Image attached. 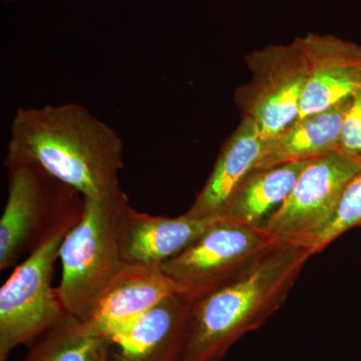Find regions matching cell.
Instances as JSON below:
<instances>
[{
    "label": "cell",
    "instance_id": "17",
    "mask_svg": "<svg viewBox=\"0 0 361 361\" xmlns=\"http://www.w3.org/2000/svg\"><path fill=\"white\" fill-rule=\"evenodd\" d=\"M355 228H361V173L346 188L334 219L307 247L315 255Z\"/></svg>",
    "mask_w": 361,
    "mask_h": 361
},
{
    "label": "cell",
    "instance_id": "14",
    "mask_svg": "<svg viewBox=\"0 0 361 361\" xmlns=\"http://www.w3.org/2000/svg\"><path fill=\"white\" fill-rule=\"evenodd\" d=\"M351 99L353 97L327 110L299 118L281 134L266 141L255 170L314 160L342 149V128Z\"/></svg>",
    "mask_w": 361,
    "mask_h": 361
},
{
    "label": "cell",
    "instance_id": "11",
    "mask_svg": "<svg viewBox=\"0 0 361 361\" xmlns=\"http://www.w3.org/2000/svg\"><path fill=\"white\" fill-rule=\"evenodd\" d=\"M219 218L154 216L126 208L121 224L123 260L129 264L161 267L192 245Z\"/></svg>",
    "mask_w": 361,
    "mask_h": 361
},
{
    "label": "cell",
    "instance_id": "1",
    "mask_svg": "<svg viewBox=\"0 0 361 361\" xmlns=\"http://www.w3.org/2000/svg\"><path fill=\"white\" fill-rule=\"evenodd\" d=\"M6 160L37 164L84 198H101L122 190L123 140L82 104L16 111Z\"/></svg>",
    "mask_w": 361,
    "mask_h": 361
},
{
    "label": "cell",
    "instance_id": "13",
    "mask_svg": "<svg viewBox=\"0 0 361 361\" xmlns=\"http://www.w3.org/2000/svg\"><path fill=\"white\" fill-rule=\"evenodd\" d=\"M265 146L257 123L242 118L226 140L212 172L187 211L194 218H220L221 213L240 183L255 170Z\"/></svg>",
    "mask_w": 361,
    "mask_h": 361
},
{
    "label": "cell",
    "instance_id": "8",
    "mask_svg": "<svg viewBox=\"0 0 361 361\" xmlns=\"http://www.w3.org/2000/svg\"><path fill=\"white\" fill-rule=\"evenodd\" d=\"M360 173L361 156L345 149L310 161L263 229L275 239L307 246L334 219L346 188Z\"/></svg>",
    "mask_w": 361,
    "mask_h": 361
},
{
    "label": "cell",
    "instance_id": "5",
    "mask_svg": "<svg viewBox=\"0 0 361 361\" xmlns=\"http://www.w3.org/2000/svg\"><path fill=\"white\" fill-rule=\"evenodd\" d=\"M277 241L263 228L219 218L161 269L193 302L243 274Z\"/></svg>",
    "mask_w": 361,
    "mask_h": 361
},
{
    "label": "cell",
    "instance_id": "6",
    "mask_svg": "<svg viewBox=\"0 0 361 361\" xmlns=\"http://www.w3.org/2000/svg\"><path fill=\"white\" fill-rule=\"evenodd\" d=\"M66 235L54 237L23 259L2 285L0 361L8 360L14 349L32 344L68 315L58 288L52 286L54 265Z\"/></svg>",
    "mask_w": 361,
    "mask_h": 361
},
{
    "label": "cell",
    "instance_id": "4",
    "mask_svg": "<svg viewBox=\"0 0 361 361\" xmlns=\"http://www.w3.org/2000/svg\"><path fill=\"white\" fill-rule=\"evenodd\" d=\"M129 205L123 190L101 198H85L82 218L59 249L61 278L56 288L68 315L87 322L125 264L121 224Z\"/></svg>",
    "mask_w": 361,
    "mask_h": 361
},
{
    "label": "cell",
    "instance_id": "9",
    "mask_svg": "<svg viewBox=\"0 0 361 361\" xmlns=\"http://www.w3.org/2000/svg\"><path fill=\"white\" fill-rule=\"evenodd\" d=\"M178 293L159 266L125 263L104 291L85 326L111 342L125 334L164 299Z\"/></svg>",
    "mask_w": 361,
    "mask_h": 361
},
{
    "label": "cell",
    "instance_id": "2",
    "mask_svg": "<svg viewBox=\"0 0 361 361\" xmlns=\"http://www.w3.org/2000/svg\"><path fill=\"white\" fill-rule=\"evenodd\" d=\"M312 256L310 247L278 240L243 274L194 300L180 361L224 360L281 308Z\"/></svg>",
    "mask_w": 361,
    "mask_h": 361
},
{
    "label": "cell",
    "instance_id": "10",
    "mask_svg": "<svg viewBox=\"0 0 361 361\" xmlns=\"http://www.w3.org/2000/svg\"><path fill=\"white\" fill-rule=\"evenodd\" d=\"M298 39L307 61L308 80L297 120L353 97L361 85V44L315 32Z\"/></svg>",
    "mask_w": 361,
    "mask_h": 361
},
{
    "label": "cell",
    "instance_id": "12",
    "mask_svg": "<svg viewBox=\"0 0 361 361\" xmlns=\"http://www.w3.org/2000/svg\"><path fill=\"white\" fill-rule=\"evenodd\" d=\"M192 301L179 293L164 299L134 326L111 341L108 361H180Z\"/></svg>",
    "mask_w": 361,
    "mask_h": 361
},
{
    "label": "cell",
    "instance_id": "3",
    "mask_svg": "<svg viewBox=\"0 0 361 361\" xmlns=\"http://www.w3.org/2000/svg\"><path fill=\"white\" fill-rule=\"evenodd\" d=\"M8 195L0 219V270L59 235L71 231L84 212L85 198L37 164L4 160Z\"/></svg>",
    "mask_w": 361,
    "mask_h": 361
},
{
    "label": "cell",
    "instance_id": "7",
    "mask_svg": "<svg viewBox=\"0 0 361 361\" xmlns=\"http://www.w3.org/2000/svg\"><path fill=\"white\" fill-rule=\"evenodd\" d=\"M250 78L237 87L234 102L242 118L257 123L266 141L297 120L308 80V65L298 37L288 44H270L249 52Z\"/></svg>",
    "mask_w": 361,
    "mask_h": 361
},
{
    "label": "cell",
    "instance_id": "16",
    "mask_svg": "<svg viewBox=\"0 0 361 361\" xmlns=\"http://www.w3.org/2000/svg\"><path fill=\"white\" fill-rule=\"evenodd\" d=\"M111 342L94 336L85 322L68 315L33 342L20 361H104Z\"/></svg>",
    "mask_w": 361,
    "mask_h": 361
},
{
    "label": "cell",
    "instance_id": "19",
    "mask_svg": "<svg viewBox=\"0 0 361 361\" xmlns=\"http://www.w3.org/2000/svg\"><path fill=\"white\" fill-rule=\"evenodd\" d=\"M6 1H16V0H6Z\"/></svg>",
    "mask_w": 361,
    "mask_h": 361
},
{
    "label": "cell",
    "instance_id": "18",
    "mask_svg": "<svg viewBox=\"0 0 361 361\" xmlns=\"http://www.w3.org/2000/svg\"><path fill=\"white\" fill-rule=\"evenodd\" d=\"M342 149L361 156V85L353 94L342 128Z\"/></svg>",
    "mask_w": 361,
    "mask_h": 361
},
{
    "label": "cell",
    "instance_id": "15",
    "mask_svg": "<svg viewBox=\"0 0 361 361\" xmlns=\"http://www.w3.org/2000/svg\"><path fill=\"white\" fill-rule=\"evenodd\" d=\"M310 163L295 161L254 170L233 192L220 218L263 228L270 216L286 200Z\"/></svg>",
    "mask_w": 361,
    "mask_h": 361
},
{
    "label": "cell",
    "instance_id": "20",
    "mask_svg": "<svg viewBox=\"0 0 361 361\" xmlns=\"http://www.w3.org/2000/svg\"><path fill=\"white\" fill-rule=\"evenodd\" d=\"M108 360H109V355H108V357H106V360H104V361H108Z\"/></svg>",
    "mask_w": 361,
    "mask_h": 361
}]
</instances>
